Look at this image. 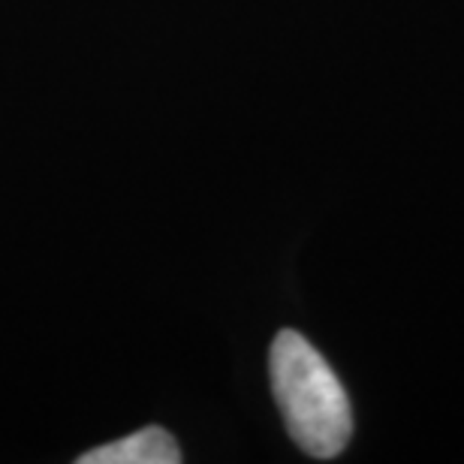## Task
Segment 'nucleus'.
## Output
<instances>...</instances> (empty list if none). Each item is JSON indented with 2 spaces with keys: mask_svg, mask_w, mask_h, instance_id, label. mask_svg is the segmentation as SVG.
Masks as SVG:
<instances>
[{
  "mask_svg": "<svg viewBox=\"0 0 464 464\" xmlns=\"http://www.w3.org/2000/svg\"><path fill=\"white\" fill-rule=\"evenodd\" d=\"M181 450L166 429L148 425L127 438H121L106 447L88 450L79 456V464H179Z\"/></svg>",
  "mask_w": 464,
  "mask_h": 464,
  "instance_id": "2",
  "label": "nucleus"
},
{
  "mask_svg": "<svg viewBox=\"0 0 464 464\" xmlns=\"http://www.w3.org/2000/svg\"><path fill=\"white\" fill-rule=\"evenodd\" d=\"M275 401L290 438L314 459H335L353 434L350 398L320 356V350L295 329H281L268 353Z\"/></svg>",
  "mask_w": 464,
  "mask_h": 464,
  "instance_id": "1",
  "label": "nucleus"
}]
</instances>
